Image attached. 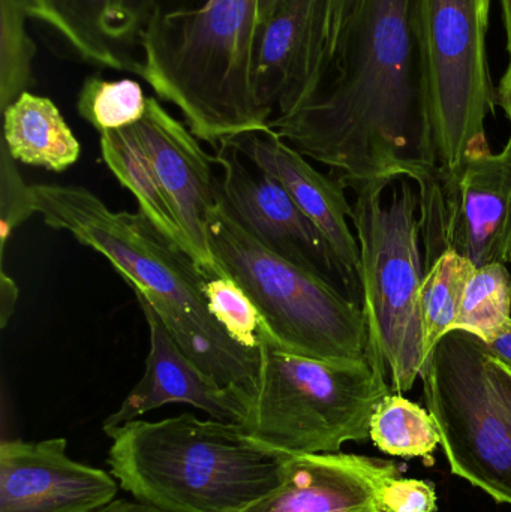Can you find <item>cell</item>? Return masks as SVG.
I'll list each match as a JSON object with an SVG mask.
<instances>
[{
    "label": "cell",
    "mask_w": 511,
    "mask_h": 512,
    "mask_svg": "<svg viewBox=\"0 0 511 512\" xmlns=\"http://www.w3.org/2000/svg\"><path fill=\"white\" fill-rule=\"evenodd\" d=\"M270 129L347 188L437 173L422 0H359L314 92Z\"/></svg>",
    "instance_id": "6da1fadb"
},
{
    "label": "cell",
    "mask_w": 511,
    "mask_h": 512,
    "mask_svg": "<svg viewBox=\"0 0 511 512\" xmlns=\"http://www.w3.org/2000/svg\"><path fill=\"white\" fill-rule=\"evenodd\" d=\"M35 213L54 230L104 256L150 304L185 354L249 406L260 385V351L234 342L207 304L200 265L165 239L140 212H113L81 186L32 185Z\"/></svg>",
    "instance_id": "7a4b0ae2"
},
{
    "label": "cell",
    "mask_w": 511,
    "mask_h": 512,
    "mask_svg": "<svg viewBox=\"0 0 511 512\" xmlns=\"http://www.w3.org/2000/svg\"><path fill=\"white\" fill-rule=\"evenodd\" d=\"M258 0H195L162 12L141 44L137 75L179 108L201 141L270 129L255 95Z\"/></svg>",
    "instance_id": "3957f363"
},
{
    "label": "cell",
    "mask_w": 511,
    "mask_h": 512,
    "mask_svg": "<svg viewBox=\"0 0 511 512\" xmlns=\"http://www.w3.org/2000/svg\"><path fill=\"white\" fill-rule=\"evenodd\" d=\"M108 466L125 492L167 512H243L282 481L287 456L239 424L182 414L111 432Z\"/></svg>",
    "instance_id": "277c9868"
},
{
    "label": "cell",
    "mask_w": 511,
    "mask_h": 512,
    "mask_svg": "<svg viewBox=\"0 0 511 512\" xmlns=\"http://www.w3.org/2000/svg\"><path fill=\"white\" fill-rule=\"evenodd\" d=\"M408 177L354 183L351 221L360 251L362 307L374 363L390 376L392 390L410 391L426 360L420 315L423 261L420 200Z\"/></svg>",
    "instance_id": "5b68a950"
},
{
    "label": "cell",
    "mask_w": 511,
    "mask_h": 512,
    "mask_svg": "<svg viewBox=\"0 0 511 512\" xmlns=\"http://www.w3.org/2000/svg\"><path fill=\"white\" fill-rule=\"evenodd\" d=\"M206 233L210 255L249 295L279 345L318 360L374 363L362 304L335 282L267 248L221 200Z\"/></svg>",
    "instance_id": "8992f818"
},
{
    "label": "cell",
    "mask_w": 511,
    "mask_h": 512,
    "mask_svg": "<svg viewBox=\"0 0 511 512\" xmlns=\"http://www.w3.org/2000/svg\"><path fill=\"white\" fill-rule=\"evenodd\" d=\"M392 393L374 363L306 357L261 330L260 385L243 430L281 456L339 453L345 442L371 439V420Z\"/></svg>",
    "instance_id": "52a82bcc"
},
{
    "label": "cell",
    "mask_w": 511,
    "mask_h": 512,
    "mask_svg": "<svg viewBox=\"0 0 511 512\" xmlns=\"http://www.w3.org/2000/svg\"><path fill=\"white\" fill-rule=\"evenodd\" d=\"M491 0H422L437 177L456 176L489 150L485 123L497 107L488 65Z\"/></svg>",
    "instance_id": "ba28073f"
},
{
    "label": "cell",
    "mask_w": 511,
    "mask_h": 512,
    "mask_svg": "<svg viewBox=\"0 0 511 512\" xmlns=\"http://www.w3.org/2000/svg\"><path fill=\"white\" fill-rule=\"evenodd\" d=\"M486 355L479 337L450 331L429 352L420 379L453 474L511 505V424L489 385Z\"/></svg>",
    "instance_id": "9c48e42d"
},
{
    "label": "cell",
    "mask_w": 511,
    "mask_h": 512,
    "mask_svg": "<svg viewBox=\"0 0 511 512\" xmlns=\"http://www.w3.org/2000/svg\"><path fill=\"white\" fill-rule=\"evenodd\" d=\"M426 267L455 251L479 268L511 262V135L494 155L474 156L449 179L419 189Z\"/></svg>",
    "instance_id": "30bf717a"
},
{
    "label": "cell",
    "mask_w": 511,
    "mask_h": 512,
    "mask_svg": "<svg viewBox=\"0 0 511 512\" xmlns=\"http://www.w3.org/2000/svg\"><path fill=\"white\" fill-rule=\"evenodd\" d=\"M215 149L213 159L221 170L219 200L230 215L267 248L332 282L339 279L345 288L332 248L282 183L249 162L231 138L219 141Z\"/></svg>",
    "instance_id": "8fae6325"
},
{
    "label": "cell",
    "mask_w": 511,
    "mask_h": 512,
    "mask_svg": "<svg viewBox=\"0 0 511 512\" xmlns=\"http://www.w3.org/2000/svg\"><path fill=\"white\" fill-rule=\"evenodd\" d=\"M330 0H279L258 24L255 95L278 117L302 105L320 83L327 62Z\"/></svg>",
    "instance_id": "7c38bea8"
},
{
    "label": "cell",
    "mask_w": 511,
    "mask_h": 512,
    "mask_svg": "<svg viewBox=\"0 0 511 512\" xmlns=\"http://www.w3.org/2000/svg\"><path fill=\"white\" fill-rule=\"evenodd\" d=\"M146 153L173 206L180 227L194 246L197 262L207 277L225 274L207 245L206 221L219 204L215 159L201 149L198 138L174 119L156 98H149L143 119L129 126Z\"/></svg>",
    "instance_id": "4fadbf2b"
},
{
    "label": "cell",
    "mask_w": 511,
    "mask_h": 512,
    "mask_svg": "<svg viewBox=\"0 0 511 512\" xmlns=\"http://www.w3.org/2000/svg\"><path fill=\"white\" fill-rule=\"evenodd\" d=\"M117 490L113 475L69 459L63 438L0 444V512H90Z\"/></svg>",
    "instance_id": "5bb4252c"
},
{
    "label": "cell",
    "mask_w": 511,
    "mask_h": 512,
    "mask_svg": "<svg viewBox=\"0 0 511 512\" xmlns=\"http://www.w3.org/2000/svg\"><path fill=\"white\" fill-rule=\"evenodd\" d=\"M231 140L249 162L272 174L287 189L294 203L329 243L344 273L348 295L360 303V251L348 227L353 206L345 195L347 186L338 177L324 176L315 170L306 156L272 129L239 135Z\"/></svg>",
    "instance_id": "9a60e30c"
},
{
    "label": "cell",
    "mask_w": 511,
    "mask_h": 512,
    "mask_svg": "<svg viewBox=\"0 0 511 512\" xmlns=\"http://www.w3.org/2000/svg\"><path fill=\"white\" fill-rule=\"evenodd\" d=\"M81 60L137 74L141 44L156 17L177 0H24Z\"/></svg>",
    "instance_id": "2e32d148"
},
{
    "label": "cell",
    "mask_w": 511,
    "mask_h": 512,
    "mask_svg": "<svg viewBox=\"0 0 511 512\" xmlns=\"http://www.w3.org/2000/svg\"><path fill=\"white\" fill-rule=\"evenodd\" d=\"M395 463L345 453L287 457L282 481L243 512H386L383 492Z\"/></svg>",
    "instance_id": "e0dca14e"
},
{
    "label": "cell",
    "mask_w": 511,
    "mask_h": 512,
    "mask_svg": "<svg viewBox=\"0 0 511 512\" xmlns=\"http://www.w3.org/2000/svg\"><path fill=\"white\" fill-rule=\"evenodd\" d=\"M137 300L149 327L146 370L120 408L104 421L105 435L168 403H188L212 420L245 426L249 406L212 381L180 348L150 304L141 297Z\"/></svg>",
    "instance_id": "ac0fdd59"
},
{
    "label": "cell",
    "mask_w": 511,
    "mask_h": 512,
    "mask_svg": "<svg viewBox=\"0 0 511 512\" xmlns=\"http://www.w3.org/2000/svg\"><path fill=\"white\" fill-rule=\"evenodd\" d=\"M2 114V144L15 161L62 173L80 158V143L50 98L27 90Z\"/></svg>",
    "instance_id": "d6986e66"
},
{
    "label": "cell",
    "mask_w": 511,
    "mask_h": 512,
    "mask_svg": "<svg viewBox=\"0 0 511 512\" xmlns=\"http://www.w3.org/2000/svg\"><path fill=\"white\" fill-rule=\"evenodd\" d=\"M99 146L105 165L137 200L138 212L165 239L197 262L194 246L180 227L173 206L131 128L99 134Z\"/></svg>",
    "instance_id": "ffe728a7"
},
{
    "label": "cell",
    "mask_w": 511,
    "mask_h": 512,
    "mask_svg": "<svg viewBox=\"0 0 511 512\" xmlns=\"http://www.w3.org/2000/svg\"><path fill=\"white\" fill-rule=\"evenodd\" d=\"M426 268L420 286V315L428 357L437 343L455 330L465 289L476 267L470 259L449 249Z\"/></svg>",
    "instance_id": "44dd1931"
},
{
    "label": "cell",
    "mask_w": 511,
    "mask_h": 512,
    "mask_svg": "<svg viewBox=\"0 0 511 512\" xmlns=\"http://www.w3.org/2000/svg\"><path fill=\"white\" fill-rule=\"evenodd\" d=\"M371 439L375 447L390 456L414 459L429 457L440 445V433L429 411L390 393L372 415Z\"/></svg>",
    "instance_id": "7402d4cb"
},
{
    "label": "cell",
    "mask_w": 511,
    "mask_h": 512,
    "mask_svg": "<svg viewBox=\"0 0 511 512\" xmlns=\"http://www.w3.org/2000/svg\"><path fill=\"white\" fill-rule=\"evenodd\" d=\"M511 321V274L506 264L476 268L468 280L455 330L489 342Z\"/></svg>",
    "instance_id": "603a6c76"
},
{
    "label": "cell",
    "mask_w": 511,
    "mask_h": 512,
    "mask_svg": "<svg viewBox=\"0 0 511 512\" xmlns=\"http://www.w3.org/2000/svg\"><path fill=\"white\" fill-rule=\"evenodd\" d=\"M149 98L137 81L105 80L90 75L78 93V114L99 134L129 128L143 119Z\"/></svg>",
    "instance_id": "cb8c5ba5"
},
{
    "label": "cell",
    "mask_w": 511,
    "mask_h": 512,
    "mask_svg": "<svg viewBox=\"0 0 511 512\" xmlns=\"http://www.w3.org/2000/svg\"><path fill=\"white\" fill-rule=\"evenodd\" d=\"M24 0H0V108L27 92L33 81L36 47L26 30Z\"/></svg>",
    "instance_id": "d4e9b609"
},
{
    "label": "cell",
    "mask_w": 511,
    "mask_h": 512,
    "mask_svg": "<svg viewBox=\"0 0 511 512\" xmlns=\"http://www.w3.org/2000/svg\"><path fill=\"white\" fill-rule=\"evenodd\" d=\"M204 294L210 313L225 333L251 351H260L263 318L242 286L228 274L207 277Z\"/></svg>",
    "instance_id": "484cf974"
},
{
    "label": "cell",
    "mask_w": 511,
    "mask_h": 512,
    "mask_svg": "<svg viewBox=\"0 0 511 512\" xmlns=\"http://www.w3.org/2000/svg\"><path fill=\"white\" fill-rule=\"evenodd\" d=\"M0 249L2 264L12 231L35 213L30 186L24 185L15 159L2 144L0 152Z\"/></svg>",
    "instance_id": "4316f807"
},
{
    "label": "cell",
    "mask_w": 511,
    "mask_h": 512,
    "mask_svg": "<svg viewBox=\"0 0 511 512\" xmlns=\"http://www.w3.org/2000/svg\"><path fill=\"white\" fill-rule=\"evenodd\" d=\"M383 508L386 512H435L437 492L434 484L398 475L384 489Z\"/></svg>",
    "instance_id": "83f0119b"
},
{
    "label": "cell",
    "mask_w": 511,
    "mask_h": 512,
    "mask_svg": "<svg viewBox=\"0 0 511 512\" xmlns=\"http://www.w3.org/2000/svg\"><path fill=\"white\" fill-rule=\"evenodd\" d=\"M485 366L492 393L511 424V370L489 352L486 355Z\"/></svg>",
    "instance_id": "f1b7e54d"
},
{
    "label": "cell",
    "mask_w": 511,
    "mask_h": 512,
    "mask_svg": "<svg viewBox=\"0 0 511 512\" xmlns=\"http://www.w3.org/2000/svg\"><path fill=\"white\" fill-rule=\"evenodd\" d=\"M359 0H330L329 26H327V59L335 50L336 42L350 20Z\"/></svg>",
    "instance_id": "f546056e"
},
{
    "label": "cell",
    "mask_w": 511,
    "mask_h": 512,
    "mask_svg": "<svg viewBox=\"0 0 511 512\" xmlns=\"http://www.w3.org/2000/svg\"><path fill=\"white\" fill-rule=\"evenodd\" d=\"M17 297L18 288L14 280L6 274V271H0V321H2L0 327L5 328L8 325Z\"/></svg>",
    "instance_id": "4dcf8cb0"
},
{
    "label": "cell",
    "mask_w": 511,
    "mask_h": 512,
    "mask_svg": "<svg viewBox=\"0 0 511 512\" xmlns=\"http://www.w3.org/2000/svg\"><path fill=\"white\" fill-rule=\"evenodd\" d=\"M483 346L492 357L506 364L511 370V321L489 342H483Z\"/></svg>",
    "instance_id": "1f68e13d"
},
{
    "label": "cell",
    "mask_w": 511,
    "mask_h": 512,
    "mask_svg": "<svg viewBox=\"0 0 511 512\" xmlns=\"http://www.w3.org/2000/svg\"><path fill=\"white\" fill-rule=\"evenodd\" d=\"M90 512H167L146 504V502L138 501V499H114L110 504L102 505L96 510Z\"/></svg>",
    "instance_id": "d6a6232c"
},
{
    "label": "cell",
    "mask_w": 511,
    "mask_h": 512,
    "mask_svg": "<svg viewBox=\"0 0 511 512\" xmlns=\"http://www.w3.org/2000/svg\"><path fill=\"white\" fill-rule=\"evenodd\" d=\"M497 104L503 108L507 120L511 126V63L507 66L506 74L501 78L500 87L497 92Z\"/></svg>",
    "instance_id": "836d02e7"
},
{
    "label": "cell",
    "mask_w": 511,
    "mask_h": 512,
    "mask_svg": "<svg viewBox=\"0 0 511 512\" xmlns=\"http://www.w3.org/2000/svg\"><path fill=\"white\" fill-rule=\"evenodd\" d=\"M501 8H503L504 29H506L507 53L511 63V0H501Z\"/></svg>",
    "instance_id": "e575fe53"
},
{
    "label": "cell",
    "mask_w": 511,
    "mask_h": 512,
    "mask_svg": "<svg viewBox=\"0 0 511 512\" xmlns=\"http://www.w3.org/2000/svg\"><path fill=\"white\" fill-rule=\"evenodd\" d=\"M278 2L279 0H258V24L270 14V11L275 8Z\"/></svg>",
    "instance_id": "d590c367"
}]
</instances>
